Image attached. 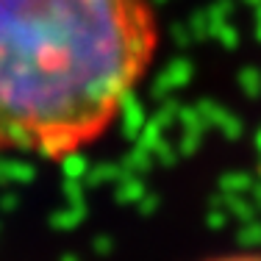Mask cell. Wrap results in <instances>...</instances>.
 <instances>
[{
	"label": "cell",
	"instance_id": "2",
	"mask_svg": "<svg viewBox=\"0 0 261 261\" xmlns=\"http://www.w3.org/2000/svg\"><path fill=\"white\" fill-rule=\"evenodd\" d=\"M211 261H261V253H233V256H220Z\"/></svg>",
	"mask_w": 261,
	"mask_h": 261
},
{
	"label": "cell",
	"instance_id": "1",
	"mask_svg": "<svg viewBox=\"0 0 261 261\" xmlns=\"http://www.w3.org/2000/svg\"><path fill=\"white\" fill-rule=\"evenodd\" d=\"M156 42L150 0H0V153L64 159L100 139Z\"/></svg>",
	"mask_w": 261,
	"mask_h": 261
}]
</instances>
